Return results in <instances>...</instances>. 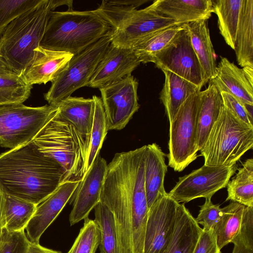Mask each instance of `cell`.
<instances>
[{"mask_svg":"<svg viewBox=\"0 0 253 253\" xmlns=\"http://www.w3.org/2000/svg\"><path fill=\"white\" fill-rule=\"evenodd\" d=\"M33 85L15 72L0 73V106L23 103L29 97Z\"/></svg>","mask_w":253,"mask_h":253,"instance_id":"d6a6232c","label":"cell"},{"mask_svg":"<svg viewBox=\"0 0 253 253\" xmlns=\"http://www.w3.org/2000/svg\"><path fill=\"white\" fill-rule=\"evenodd\" d=\"M100 253H102L100 252Z\"/></svg>","mask_w":253,"mask_h":253,"instance_id":"c3c4849f","label":"cell"},{"mask_svg":"<svg viewBox=\"0 0 253 253\" xmlns=\"http://www.w3.org/2000/svg\"><path fill=\"white\" fill-rule=\"evenodd\" d=\"M107 165L106 161L98 155L81 180L74 195L73 208L69 215L71 225L88 217L90 211L100 202Z\"/></svg>","mask_w":253,"mask_h":253,"instance_id":"9a60e30c","label":"cell"},{"mask_svg":"<svg viewBox=\"0 0 253 253\" xmlns=\"http://www.w3.org/2000/svg\"><path fill=\"white\" fill-rule=\"evenodd\" d=\"M193 253H221L213 229L202 228Z\"/></svg>","mask_w":253,"mask_h":253,"instance_id":"7bdbcfd3","label":"cell"},{"mask_svg":"<svg viewBox=\"0 0 253 253\" xmlns=\"http://www.w3.org/2000/svg\"><path fill=\"white\" fill-rule=\"evenodd\" d=\"M42 0H0V36L16 17L34 8Z\"/></svg>","mask_w":253,"mask_h":253,"instance_id":"f35d334b","label":"cell"},{"mask_svg":"<svg viewBox=\"0 0 253 253\" xmlns=\"http://www.w3.org/2000/svg\"><path fill=\"white\" fill-rule=\"evenodd\" d=\"M237 166L213 167L204 165L179 180L168 193L178 203H187L199 198H211L218 191L226 187L237 170Z\"/></svg>","mask_w":253,"mask_h":253,"instance_id":"8fae6325","label":"cell"},{"mask_svg":"<svg viewBox=\"0 0 253 253\" xmlns=\"http://www.w3.org/2000/svg\"><path fill=\"white\" fill-rule=\"evenodd\" d=\"M66 52L47 49L40 45L34 50L33 57L22 76L28 84L52 82L66 67L73 56Z\"/></svg>","mask_w":253,"mask_h":253,"instance_id":"ac0fdd59","label":"cell"},{"mask_svg":"<svg viewBox=\"0 0 253 253\" xmlns=\"http://www.w3.org/2000/svg\"><path fill=\"white\" fill-rule=\"evenodd\" d=\"M224 107L236 118L248 125L253 126V116L248 112L245 104L230 93L220 92Z\"/></svg>","mask_w":253,"mask_h":253,"instance_id":"b9f144b4","label":"cell"},{"mask_svg":"<svg viewBox=\"0 0 253 253\" xmlns=\"http://www.w3.org/2000/svg\"><path fill=\"white\" fill-rule=\"evenodd\" d=\"M177 25H180L149 5L135 10L113 30L111 43L118 47L132 49L139 41L152 33Z\"/></svg>","mask_w":253,"mask_h":253,"instance_id":"5bb4252c","label":"cell"},{"mask_svg":"<svg viewBox=\"0 0 253 253\" xmlns=\"http://www.w3.org/2000/svg\"></svg>","mask_w":253,"mask_h":253,"instance_id":"681fc988","label":"cell"},{"mask_svg":"<svg viewBox=\"0 0 253 253\" xmlns=\"http://www.w3.org/2000/svg\"><path fill=\"white\" fill-rule=\"evenodd\" d=\"M52 9L51 0L14 19L0 36V52L11 70L22 75L40 45Z\"/></svg>","mask_w":253,"mask_h":253,"instance_id":"5b68a950","label":"cell"},{"mask_svg":"<svg viewBox=\"0 0 253 253\" xmlns=\"http://www.w3.org/2000/svg\"><path fill=\"white\" fill-rule=\"evenodd\" d=\"M94 221L100 232L102 253H117V240L114 216L108 207L99 202L94 208Z\"/></svg>","mask_w":253,"mask_h":253,"instance_id":"e575fe53","label":"cell"},{"mask_svg":"<svg viewBox=\"0 0 253 253\" xmlns=\"http://www.w3.org/2000/svg\"><path fill=\"white\" fill-rule=\"evenodd\" d=\"M64 181L65 172L33 141L0 155V190L38 205Z\"/></svg>","mask_w":253,"mask_h":253,"instance_id":"7a4b0ae2","label":"cell"},{"mask_svg":"<svg viewBox=\"0 0 253 253\" xmlns=\"http://www.w3.org/2000/svg\"><path fill=\"white\" fill-rule=\"evenodd\" d=\"M231 243L232 253H253V207L245 206L240 227Z\"/></svg>","mask_w":253,"mask_h":253,"instance_id":"74e56055","label":"cell"},{"mask_svg":"<svg viewBox=\"0 0 253 253\" xmlns=\"http://www.w3.org/2000/svg\"><path fill=\"white\" fill-rule=\"evenodd\" d=\"M242 1L243 0H212L213 12L218 17L220 33L226 43L234 50Z\"/></svg>","mask_w":253,"mask_h":253,"instance_id":"83f0119b","label":"cell"},{"mask_svg":"<svg viewBox=\"0 0 253 253\" xmlns=\"http://www.w3.org/2000/svg\"><path fill=\"white\" fill-rule=\"evenodd\" d=\"M234 50L240 66L253 67V0H243Z\"/></svg>","mask_w":253,"mask_h":253,"instance_id":"4316f807","label":"cell"},{"mask_svg":"<svg viewBox=\"0 0 253 253\" xmlns=\"http://www.w3.org/2000/svg\"><path fill=\"white\" fill-rule=\"evenodd\" d=\"M172 39L153 59L161 70H167L191 82L200 90L208 82L193 48L188 30L183 25Z\"/></svg>","mask_w":253,"mask_h":253,"instance_id":"30bf717a","label":"cell"},{"mask_svg":"<svg viewBox=\"0 0 253 253\" xmlns=\"http://www.w3.org/2000/svg\"><path fill=\"white\" fill-rule=\"evenodd\" d=\"M226 201L253 207V159H247L226 186Z\"/></svg>","mask_w":253,"mask_h":253,"instance_id":"f1b7e54d","label":"cell"},{"mask_svg":"<svg viewBox=\"0 0 253 253\" xmlns=\"http://www.w3.org/2000/svg\"><path fill=\"white\" fill-rule=\"evenodd\" d=\"M13 72L0 52V73Z\"/></svg>","mask_w":253,"mask_h":253,"instance_id":"bcb514c9","label":"cell"},{"mask_svg":"<svg viewBox=\"0 0 253 253\" xmlns=\"http://www.w3.org/2000/svg\"><path fill=\"white\" fill-rule=\"evenodd\" d=\"M253 146V126L224 107L199 151L206 166L231 167Z\"/></svg>","mask_w":253,"mask_h":253,"instance_id":"8992f818","label":"cell"},{"mask_svg":"<svg viewBox=\"0 0 253 253\" xmlns=\"http://www.w3.org/2000/svg\"><path fill=\"white\" fill-rule=\"evenodd\" d=\"M150 6L180 25L207 20L213 12L211 0H157Z\"/></svg>","mask_w":253,"mask_h":253,"instance_id":"ffe728a7","label":"cell"},{"mask_svg":"<svg viewBox=\"0 0 253 253\" xmlns=\"http://www.w3.org/2000/svg\"><path fill=\"white\" fill-rule=\"evenodd\" d=\"M140 63L132 49L118 47L111 43L88 86L100 89L118 82L131 75Z\"/></svg>","mask_w":253,"mask_h":253,"instance_id":"e0dca14e","label":"cell"},{"mask_svg":"<svg viewBox=\"0 0 253 253\" xmlns=\"http://www.w3.org/2000/svg\"><path fill=\"white\" fill-rule=\"evenodd\" d=\"M5 224V196L0 190V232Z\"/></svg>","mask_w":253,"mask_h":253,"instance_id":"f6af8a7d","label":"cell"},{"mask_svg":"<svg viewBox=\"0 0 253 253\" xmlns=\"http://www.w3.org/2000/svg\"><path fill=\"white\" fill-rule=\"evenodd\" d=\"M112 32L73 55L66 67L51 82L50 88L44 95L49 105L56 106L60 101L71 96L77 89L88 86L97 65L111 43Z\"/></svg>","mask_w":253,"mask_h":253,"instance_id":"52a82bcc","label":"cell"},{"mask_svg":"<svg viewBox=\"0 0 253 253\" xmlns=\"http://www.w3.org/2000/svg\"><path fill=\"white\" fill-rule=\"evenodd\" d=\"M138 85L130 75L99 89L108 130L123 129L139 109Z\"/></svg>","mask_w":253,"mask_h":253,"instance_id":"7c38bea8","label":"cell"},{"mask_svg":"<svg viewBox=\"0 0 253 253\" xmlns=\"http://www.w3.org/2000/svg\"><path fill=\"white\" fill-rule=\"evenodd\" d=\"M183 29L182 25L166 28L146 36L132 47L141 63L152 62L153 58Z\"/></svg>","mask_w":253,"mask_h":253,"instance_id":"4dcf8cb0","label":"cell"},{"mask_svg":"<svg viewBox=\"0 0 253 253\" xmlns=\"http://www.w3.org/2000/svg\"><path fill=\"white\" fill-rule=\"evenodd\" d=\"M245 206L232 202L221 208V215L213 230L217 244L221 250L229 243L238 231Z\"/></svg>","mask_w":253,"mask_h":253,"instance_id":"f546056e","label":"cell"},{"mask_svg":"<svg viewBox=\"0 0 253 253\" xmlns=\"http://www.w3.org/2000/svg\"><path fill=\"white\" fill-rule=\"evenodd\" d=\"M165 154L156 143L146 145L144 158V182L148 209L159 196L167 193L164 179L167 171Z\"/></svg>","mask_w":253,"mask_h":253,"instance_id":"44dd1931","label":"cell"},{"mask_svg":"<svg viewBox=\"0 0 253 253\" xmlns=\"http://www.w3.org/2000/svg\"><path fill=\"white\" fill-rule=\"evenodd\" d=\"M221 213L219 205L213 204L211 198H206L204 204L200 206L199 214L195 219L199 224L203 225V229L212 230Z\"/></svg>","mask_w":253,"mask_h":253,"instance_id":"60d3db41","label":"cell"},{"mask_svg":"<svg viewBox=\"0 0 253 253\" xmlns=\"http://www.w3.org/2000/svg\"><path fill=\"white\" fill-rule=\"evenodd\" d=\"M58 114L71 123L81 133L90 136L94 116V101L92 98L69 96L56 106Z\"/></svg>","mask_w":253,"mask_h":253,"instance_id":"484cf974","label":"cell"},{"mask_svg":"<svg viewBox=\"0 0 253 253\" xmlns=\"http://www.w3.org/2000/svg\"><path fill=\"white\" fill-rule=\"evenodd\" d=\"M189 33L193 48L208 82L215 78L217 65L207 20L183 24Z\"/></svg>","mask_w":253,"mask_h":253,"instance_id":"603a6c76","label":"cell"},{"mask_svg":"<svg viewBox=\"0 0 253 253\" xmlns=\"http://www.w3.org/2000/svg\"><path fill=\"white\" fill-rule=\"evenodd\" d=\"M161 70L165 78L160 99L170 123L186 100L201 90L193 84L173 73L167 70Z\"/></svg>","mask_w":253,"mask_h":253,"instance_id":"cb8c5ba5","label":"cell"},{"mask_svg":"<svg viewBox=\"0 0 253 253\" xmlns=\"http://www.w3.org/2000/svg\"><path fill=\"white\" fill-rule=\"evenodd\" d=\"M202 228L184 204H180L174 229L161 253H193Z\"/></svg>","mask_w":253,"mask_h":253,"instance_id":"7402d4cb","label":"cell"},{"mask_svg":"<svg viewBox=\"0 0 253 253\" xmlns=\"http://www.w3.org/2000/svg\"><path fill=\"white\" fill-rule=\"evenodd\" d=\"M224 104L220 92L212 83L202 91L198 117L197 143L199 150L206 142L210 131L219 117Z\"/></svg>","mask_w":253,"mask_h":253,"instance_id":"d4e9b609","label":"cell"},{"mask_svg":"<svg viewBox=\"0 0 253 253\" xmlns=\"http://www.w3.org/2000/svg\"><path fill=\"white\" fill-rule=\"evenodd\" d=\"M39 150L58 162L67 180H81L84 176L90 136L81 133L57 113L34 139Z\"/></svg>","mask_w":253,"mask_h":253,"instance_id":"277c9868","label":"cell"},{"mask_svg":"<svg viewBox=\"0 0 253 253\" xmlns=\"http://www.w3.org/2000/svg\"><path fill=\"white\" fill-rule=\"evenodd\" d=\"M81 181H64L36 206L35 211L25 228L31 242L40 243L41 237L74 196Z\"/></svg>","mask_w":253,"mask_h":253,"instance_id":"2e32d148","label":"cell"},{"mask_svg":"<svg viewBox=\"0 0 253 253\" xmlns=\"http://www.w3.org/2000/svg\"><path fill=\"white\" fill-rule=\"evenodd\" d=\"M180 203L167 193L149 208L146 226L144 253H161L173 232Z\"/></svg>","mask_w":253,"mask_h":253,"instance_id":"4fadbf2b","label":"cell"},{"mask_svg":"<svg viewBox=\"0 0 253 253\" xmlns=\"http://www.w3.org/2000/svg\"><path fill=\"white\" fill-rule=\"evenodd\" d=\"M26 253H61L60 252L42 246L40 243L31 242Z\"/></svg>","mask_w":253,"mask_h":253,"instance_id":"ee69618b","label":"cell"},{"mask_svg":"<svg viewBox=\"0 0 253 253\" xmlns=\"http://www.w3.org/2000/svg\"><path fill=\"white\" fill-rule=\"evenodd\" d=\"M30 241L25 230L10 231L3 227L0 233V253H26Z\"/></svg>","mask_w":253,"mask_h":253,"instance_id":"ab89813d","label":"cell"},{"mask_svg":"<svg viewBox=\"0 0 253 253\" xmlns=\"http://www.w3.org/2000/svg\"><path fill=\"white\" fill-rule=\"evenodd\" d=\"M56 106L23 103L0 106V144L11 149L32 141L57 112Z\"/></svg>","mask_w":253,"mask_h":253,"instance_id":"9c48e42d","label":"cell"},{"mask_svg":"<svg viewBox=\"0 0 253 253\" xmlns=\"http://www.w3.org/2000/svg\"><path fill=\"white\" fill-rule=\"evenodd\" d=\"M145 2L131 0H103L100 6L94 11L115 30L124 19L136 10L137 7Z\"/></svg>","mask_w":253,"mask_h":253,"instance_id":"d590c367","label":"cell"},{"mask_svg":"<svg viewBox=\"0 0 253 253\" xmlns=\"http://www.w3.org/2000/svg\"><path fill=\"white\" fill-rule=\"evenodd\" d=\"M84 221L83 227L67 253H95L99 246L100 232L97 224L88 217Z\"/></svg>","mask_w":253,"mask_h":253,"instance_id":"8d00e7d4","label":"cell"},{"mask_svg":"<svg viewBox=\"0 0 253 253\" xmlns=\"http://www.w3.org/2000/svg\"><path fill=\"white\" fill-rule=\"evenodd\" d=\"M112 31L94 10L51 11L40 46L75 55Z\"/></svg>","mask_w":253,"mask_h":253,"instance_id":"3957f363","label":"cell"},{"mask_svg":"<svg viewBox=\"0 0 253 253\" xmlns=\"http://www.w3.org/2000/svg\"><path fill=\"white\" fill-rule=\"evenodd\" d=\"M92 98L94 105V116L90 133L89 150L84 169V175L99 155L108 131L106 117L101 99L96 95H93Z\"/></svg>","mask_w":253,"mask_h":253,"instance_id":"836d02e7","label":"cell"},{"mask_svg":"<svg viewBox=\"0 0 253 253\" xmlns=\"http://www.w3.org/2000/svg\"><path fill=\"white\" fill-rule=\"evenodd\" d=\"M202 91L189 97L169 123L168 165L181 171L195 160L199 150L197 125Z\"/></svg>","mask_w":253,"mask_h":253,"instance_id":"ba28073f","label":"cell"},{"mask_svg":"<svg viewBox=\"0 0 253 253\" xmlns=\"http://www.w3.org/2000/svg\"><path fill=\"white\" fill-rule=\"evenodd\" d=\"M5 196L4 228L10 231L25 230L36 209V205L6 195Z\"/></svg>","mask_w":253,"mask_h":253,"instance_id":"1f68e13d","label":"cell"},{"mask_svg":"<svg viewBox=\"0 0 253 253\" xmlns=\"http://www.w3.org/2000/svg\"><path fill=\"white\" fill-rule=\"evenodd\" d=\"M242 69L249 81L253 84V67L245 66Z\"/></svg>","mask_w":253,"mask_h":253,"instance_id":"7dc6e473","label":"cell"},{"mask_svg":"<svg viewBox=\"0 0 253 253\" xmlns=\"http://www.w3.org/2000/svg\"><path fill=\"white\" fill-rule=\"evenodd\" d=\"M146 147L115 155L107 165L100 195V202L115 220L131 225L135 235L144 234L149 211L144 182Z\"/></svg>","mask_w":253,"mask_h":253,"instance_id":"6da1fadb","label":"cell"},{"mask_svg":"<svg viewBox=\"0 0 253 253\" xmlns=\"http://www.w3.org/2000/svg\"><path fill=\"white\" fill-rule=\"evenodd\" d=\"M209 82L213 84L220 92H228L244 104L253 105V84L249 81L243 69L227 58L221 57L216 75Z\"/></svg>","mask_w":253,"mask_h":253,"instance_id":"d6986e66","label":"cell"}]
</instances>
